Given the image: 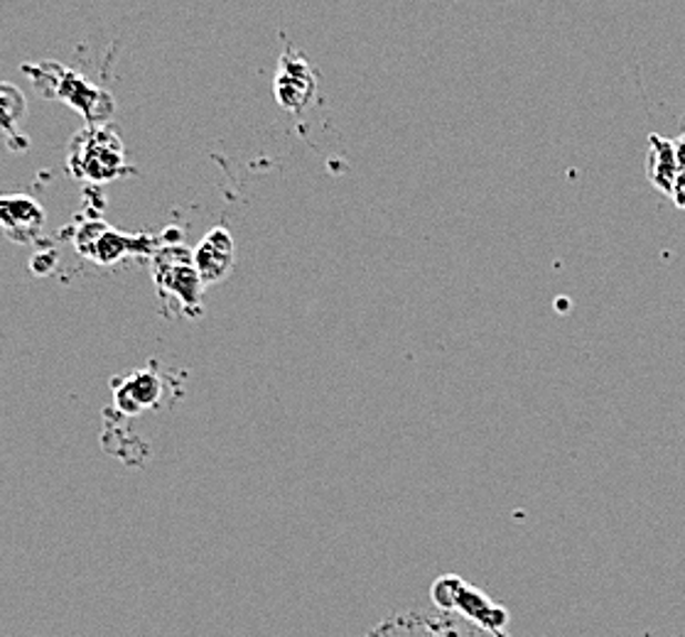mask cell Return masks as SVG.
Wrapping results in <instances>:
<instances>
[{"instance_id":"cell-1","label":"cell","mask_w":685,"mask_h":637,"mask_svg":"<svg viewBox=\"0 0 685 637\" xmlns=\"http://www.w3.org/2000/svg\"><path fill=\"white\" fill-rule=\"evenodd\" d=\"M125 165L123 143L109 125H89L79 131L70 147V172L76 179H116Z\"/></svg>"},{"instance_id":"cell-2","label":"cell","mask_w":685,"mask_h":637,"mask_svg":"<svg viewBox=\"0 0 685 637\" xmlns=\"http://www.w3.org/2000/svg\"><path fill=\"white\" fill-rule=\"evenodd\" d=\"M25 72L32 76V81L44 79V86L38 89L40 94H50L64 103H70V106L82 113L91 125H104V121L113 113L111 94L96 89L94 84H89L84 76H79L72 69L54 64L57 76H50L44 64H40V66H25Z\"/></svg>"},{"instance_id":"cell-3","label":"cell","mask_w":685,"mask_h":637,"mask_svg":"<svg viewBox=\"0 0 685 637\" xmlns=\"http://www.w3.org/2000/svg\"><path fill=\"white\" fill-rule=\"evenodd\" d=\"M432 598L444 608H457L472 620H479L489 630H501L507 625L509 616L501 606H494L487 596L479 594L472 586H467L462 578L444 576L432 586Z\"/></svg>"},{"instance_id":"cell-4","label":"cell","mask_w":685,"mask_h":637,"mask_svg":"<svg viewBox=\"0 0 685 637\" xmlns=\"http://www.w3.org/2000/svg\"><path fill=\"white\" fill-rule=\"evenodd\" d=\"M317 96V74L305 54L288 48L283 52L276 74V99L283 109L300 113Z\"/></svg>"},{"instance_id":"cell-5","label":"cell","mask_w":685,"mask_h":637,"mask_svg":"<svg viewBox=\"0 0 685 637\" xmlns=\"http://www.w3.org/2000/svg\"><path fill=\"white\" fill-rule=\"evenodd\" d=\"M155 280H157L160 292L165 289L170 297L180 299L182 309L194 311L200 307L204 282H202L197 268H194V260H192L190 253L182 255V258H180V255L160 253L157 268H155Z\"/></svg>"},{"instance_id":"cell-6","label":"cell","mask_w":685,"mask_h":637,"mask_svg":"<svg viewBox=\"0 0 685 637\" xmlns=\"http://www.w3.org/2000/svg\"><path fill=\"white\" fill-rule=\"evenodd\" d=\"M74 246L94 263L111 265L125 258L129 253L139 250V240L133 236L119 234V230H113L104 222H86L74 236Z\"/></svg>"},{"instance_id":"cell-7","label":"cell","mask_w":685,"mask_h":637,"mask_svg":"<svg viewBox=\"0 0 685 637\" xmlns=\"http://www.w3.org/2000/svg\"><path fill=\"white\" fill-rule=\"evenodd\" d=\"M194 268H197L204 285L222 282L234 268V240L226 228H212L200 240V246L192 253Z\"/></svg>"},{"instance_id":"cell-8","label":"cell","mask_w":685,"mask_h":637,"mask_svg":"<svg viewBox=\"0 0 685 637\" xmlns=\"http://www.w3.org/2000/svg\"><path fill=\"white\" fill-rule=\"evenodd\" d=\"M44 226V208L25 194L0 196V228L16 243L35 238Z\"/></svg>"},{"instance_id":"cell-9","label":"cell","mask_w":685,"mask_h":637,"mask_svg":"<svg viewBox=\"0 0 685 637\" xmlns=\"http://www.w3.org/2000/svg\"><path fill=\"white\" fill-rule=\"evenodd\" d=\"M160 395H163V386H160V378L151 370H139L135 376L125 378L123 386L113 392L119 410L125 414H139L147 408H155Z\"/></svg>"},{"instance_id":"cell-10","label":"cell","mask_w":685,"mask_h":637,"mask_svg":"<svg viewBox=\"0 0 685 637\" xmlns=\"http://www.w3.org/2000/svg\"><path fill=\"white\" fill-rule=\"evenodd\" d=\"M646 175L658 192L671 196L673 182L678 177V162L673 141L664 135H648V155H646Z\"/></svg>"},{"instance_id":"cell-11","label":"cell","mask_w":685,"mask_h":637,"mask_svg":"<svg viewBox=\"0 0 685 637\" xmlns=\"http://www.w3.org/2000/svg\"><path fill=\"white\" fill-rule=\"evenodd\" d=\"M25 113L28 103L25 96H22V91L13 84L0 81V133L16 135L20 121L25 119Z\"/></svg>"},{"instance_id":"cell-12","label":"cell","mask_w":685,"mask_h":637,"mask_svg":"<svg viewBox=\"0 0 685 637\" xmlns=\"http://www.w3.org/2000/svg\"><path fill=\"white\" fill-rule=\"evenodd\" d=\"M671 199L676 202V206L685 208V172H678L676 182H673V189H671Z\"/></svg>"},{"instance_id":"cell-13","label":"cell","mask_w":685,"mask_h":637,"mask_svg":"<svg viewBox=\"0 0 685 637\" xmlns=\"http://www.w3.org/2000/svg\"><path fill=\"white\" fill-rule=\"evenodd\" d=\"M673 150H676L678 172H685V133L681 137H676V141H673Z\"/></svg>"}]
</instances>
